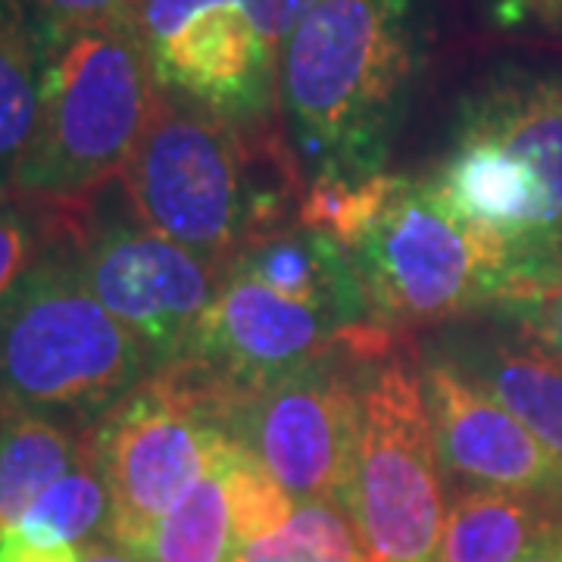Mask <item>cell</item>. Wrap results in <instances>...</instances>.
<instances>
[{"mask_svg": "<svg viewBox=\"0 0 562 562\" xmlns=\"http://www.w3.org/2000/svg\"><path fill=\"white\" fill-rule=\"evenodd\" d=\"M120 188L147 228L222 272L297 222L306 172L279 116L232 122L162 91Z\"/></svg>", "mask_w": 562, "mask_h": 562, "instance_id": "obj_1", "label": "cell"}, {"mask_svg": "<svg viewBox=\"0 0 562 562\" xmlns=\"http://www.w3.org/2000/svg\"><path fill=\"white\" fill-rule=\"evenodd\" d=\"M425 60L419 0H319L279 50V120L313 172L379 176Z\"/></svg>", "mask_w": 562, "mask_h": 562, "instance_id": "obj_2", "label": "cell"}, {"mask_svg": "<svg viewBox=\"0 0 562 562\" xmlns=\"http://www.w3.org/2000/svg\"><path fill=\"white\" fill-rule=\"evenodd\" d=\"M162 88L135 25L60 35L7 201L60 228L120 181Z\"/></svg>", "mask_w": 562, "mask_h": 562, "instance_id": "obj_3", "label": "cell"}, {"mask_svg": "<svg viewBox=\"0 0 562 562\" xmlns=\"http://www.w3.org/2000/svg\"><path fill=\"white\" fill-rule=\"evenodd\" d=\"M154 369L138 335L81 284L60 238L0 301V422L69 416L88 428Z\"/></svg>", "mask_w": 562, "mask_h": 562, "instance_id": "obj_4", "label": "cell"}, {"mask_svg": "<svg viewBox=\"0 0 562 562\" xmlns=\"http://www.w3.org/2000/svg\"><path fill=\"white\" fill-rule=\"evenodd\" d=\"M443 497L419 362L397 347L366 366L360 441L338 503L369 562H438Z\"/></svg>", "mask_w": 562, "mask_h": 562, "instance_id": "obj_5", "label": "cell"}, {"mask_svg": "<svg viewBox=\"0 0 562 562\" xmlns=\"http://www.w3.org/2000/svg\"><path fill=\"white\" fill-rule=\"evenodd\" d=\"M350 257L372 322L397 341L513 297L509 257L453 220L428 179L401 176Z\"/></svg>", "mask_w": 562, "mask_h": 562, "instance_id": "obj_6", "label": "cell"}, {"mask_svg": "<svg viewBox=\"0 0 562 562\" xmlns=\"http://www.w3.org/2000/svg\"><path fill=\"white\" fill-rule=\"evenodd\" d=\"M397 347L403 341L387 331L353 328L328 310L291 301L241 269L225 266L194 344L179 362L162 369L191 384L220 422L225 406L313 362L338 353L379 360Z\"/></svg>", "mask_w": 562, "mask_h": 562, "instance_id": "obj_7", "label": "cell"}, {"mask_svg": "<svg viewBox=\"0 0 562 562\" xmlns=\"http://www.w3.org/2000/svg\"><path fill=\"white\" fill-rule=\"evenodd\" d=\"M101 198L63 222L57 238L91 297L138 335L157 369L172 366L194 344L220 269L147 228L135 213L132 220L103 213Z\"/></svg>", "mask_w": 562, "mask_h": 562, "instance_id": "obj_8", "label": "cell"}, {"mask_svg": "<svg viewBox=\"0 0 562 562\" xmlns=\"http://www.w3.org/2000/svg\"><path fill=\"white\" fill-rule=\"evenodd\" d=\"M222 438L210 406L172 369L150 372L113 403L88 425L113 497L106 538L128 543L162 519L213 465Z\"/></svg>", "mask_w": 562, "mask_h": 562, "instance_id": "obj_9", "label": "cell"}, {"mask_svg": "<svg viewBox=\"0 0 562 562\" xmlns=\"http://www.w3.org/2000/svg\"><path fill=\"white\" fill-rule=\"evenodd\" d=\"M369 362L353 353L313 362L225 406L220 425L297 503L338 501L360 441Z\"/></svg>", "mask_w": 562, "mask_h": 562, "instance_id": "obj_10", "label": "cell"}, {"mask_svg": "<svg viewBox=\"0 0 562 562\" xmlns=\"http://www.w3.org/2000/svg\"><path fill=\"white\" fill-rule=\"evenodd\" d=\"M135 29L162 91L232 122L279 116V50L244 0H138Z\"/></svg>", "mask_w": 562, "mask_h": 562, "instance_id": "obj_11", "label": "cell"}, {"mask_svg": "<svg viewBox=\"0 0 562 562\" xmlns=\"http://www.w3.org/2000/svg\"><path fill=\"white\" fill-rule=\"evenodd\" d=\"M419 372L447 487L562 503V460L501 401L443 357L419 362Z\"/></svg>", "mask_w": 562, "mask_h": 562, "instance_id": "obj_12", "label": "cell"}, {"mask_svg": "<svg viewBox=\"0 0 562 562\" xmlns=\"http://www.w3.org/2000/svg\"><path fill=\"white\" fill-rule=\"evenodd\" d=\"M457 132L494 140L541 181L547 235L562 272V76L501 72L482 81L460 103Z\"/></svg>", "mask_w": 562, "mask_h": 562, "instance_id": "obj_13", "label": "cell"}, {"mask_svg": "<svg viewBox=\"0 0 562 562\" xmlns=\"http://www.w3.org/2000/svg\"><path fill=\"white\" fill-rule=\"evenodd\" d=\"M228 266L254 276L291 301L328 310L353 328H379L369 313L350 250L325 232L294 222L247 244Z\"/></svg>", "mask_w": 562, "mask_h": 562, "instance_id": "obj_14", "label": "cell"}, {"mask_svg": "<svg viewBox=\"0 0 562 562\" xmlns=\"http://www.w3.org/2000/svg\"><path fill=\"white\" fill-rule=\"evenodd\" d=\"M60 32L38 0H0V201L10 198L38 122L44 76Z\"/></svg>", "mask_w": 562, "mask_h": 562, "instance_id": "obj_15", "label": "cell"}, {"mask_svg": "<svg viewBox=\"0 0 562 562\" xmlns=\"http://www.w3.org/2000/svg\"><path fill=\"white\" fill-rule=\"evenodd\" d=\"M562 531L553 503L506 491H465L447 509L438 562H519Z\"/></svg>", "mask_w": 562, "mask_h": 562, "instance_id": "obj_16", "label": "cell"}, {"mask_svg": "<svg viewBox=\"0 0 562 562\" xmlns=\"http://www.w3.org/2000/svg\"><path fill=\"white\" fill-rule=\"evenodd\" d=\"M465 379L482 384L538 441L562 460V362L541 350H509L503 344H469L450 350Z\"/></svg>", "mask_w": 562, "mask_h": 562, "instance_id": "obj_17", "label": "cell"}, {"mask_svg": "<svg viewBox=\"0 0 562 562\" xmlns=\"http://www.w3.org/2000/svg\"><path fill=\"white\" fill-rule=\"evenodd\" d=\"M228 431L222 438L213 465L162 519L122 543L138 562H235L241 543L232 522V503L225 487Z\"/></svg>", "mask_w": 562, "mask_h": 562, "instance_id": "obj_18", "label": "cell"}, {"mask_svg": "<svg viewBox=\"0 0 562 562\" xmlns=\"http://www.w3.org/2000/svg\"><path fill=\"white\" fill-rule=\"evenodd\" d=\"M88 453V428L47 416L0 422V531L16 528L25 509Z\"/></svg>", "mask_w": 562, "mask_h": 562, "instance_id": "obj_19", "label": "cell"}, {"mask_svg": "<svg viewBox=\"0 0 562 562\" xmlns=\"http://www.w3.org/2000/svg\"><path fill=\"white\" fill-rule=\"evenodd\" d=\"M110 484L88 441V453L25 509L16 531L38 547H79L110 535Z\"/></svg>", "mask_w": 562, "mask_h": 562, "instance_id": "obj_20", "label": "cell"}, {"mask_svg": "<svg viewBox=\"0 0 562 562\" xmlns=\"http://www.w3.org/2000/svg\"><path fill=\"white\" fill-rule=\"evenodd\" d=\"M235 562H369L357 528L335 497L303 501L291 519L247 543Z\"/></svg>", "mask_w": 562, "mask_h": 562, "instance_id": "obj_21", "label": "cell"}, {"mask_svg": "<svg viewBox=\"0 0 562 562\" xmlns=\"http://www.w3.org/2000/svg\"><path fill=\"white\" fill-rule=\"evenodd\" d=\"M225 487H228L232 522H235V535H238L241 550L247 543L272 535L297 509L294 506L297 501L235 438H232L228 453H225Z\"/></svg>", "mask_w": 562, "mask_h": 562, "instance_id": "obj_22", "label": "cell"}, {"mask_svg": "<svg viewBox=\"0 0 562 562\" xmlns=\"http://www.w3.org/2000/svg\"><path fill=\"white\" fill-rule=\"evenodd\" d=\"M57 238L54 222L16 201H0V301Z\"/></svg>", "mask_w": 562, "mask_h": 562, "instance_id": "obj_23", "label": "cell"}, {"mask_svg": "<svg viewBox=\"0 0 562 562\" xmlns=\"http://www.w3.org/2000/svg\"><path fill=\"white\" fill-rule=\"evenodd\" d=\"M503 306L519 322L525 341L562 362V281H553Z\"/></svg>", "mask_w": 562, "mask_h": 562, "instance_id": "obj_24", "label": "cell"}, {"mask_svg": "<svg viewBox=\"0 0 562 562\" xmlns=\"http://www.w3.org/2000/svg\"><path fill=\"white\" fill-rule=\"evenodd\" d=\"M60 35L135 25L138 0H38Z\"/></svg>", "mask_w": 562, "mask_h": 562, "instance_id": "obj_25", "label": "cell"}, {"mask_svg": "<svg viewBox=\"0 0 562 562\" xmlns=\"http://www.w3.org/2000/svg\"><path fill=\"white\" fill-rule=\"evenodd\" d=\"M250 16L257 22L266 41L281 50L284 38L297 29V22L319 3V0H244Z\"/></svg>", "mask_w": 562, "mask_h": 562, "instance_id": "obj_26", "label": "cell"}, {"mask_svg": "<svg viewBox=\"0 0 562 562\" xmlns=\"http://www.w3.org/2000/svg\"><path fill=\"white\" fill-rule=\"evenodd\" d=\"M487 13L503 29L513 25L562 29V0H487Z\"/></svg>", "mask_w": 562, "mask_h": 562, "instance_id": "obj_27", "label": "cell"}, {"mask_svg": "<svg viewBox=\"0 0 562 562\" xmlns=\"http://www.w3.org/2000/svg\"><path fill=\"white\" fill-rule=\"evenodd\" d=\"M0 562H79L76 547H38L16 528L0 531Z\"/></svg>", "mask_w": 562, "mask_h": 562, "instance_id": "obj_28", "label": "cell"}, {"mask_svg": "<svg viewBox=\"0 0 562 562\" xmlns=\"http://www.w3.org/2000/svg\"><path fill=\"white\" fill-rule=\"evenodd\" d=\"M76 557H79V562H138L122 543L106 538V535L79 543L76 547Z\"/></svg>", "mask_w": 562, "mask_h": 562, "instance_id": "obj_29", "label": "cell"}, {"mask_svg": "<svg viewBox=\"0 0 562 562\" xmlns=\"http://www.w3.org/2000/svg\"><path fill=\"white\" fill-rule=\"evenodd\" d=\"M519 562H562V531L550 535L538 550H531V553Z\"/></svg>", "mask_w": 562, "mask_h": 562, "instance_id": "obj_30", "label": "cell"}]
</instances>
